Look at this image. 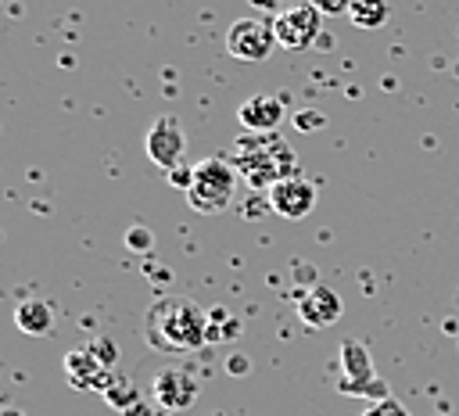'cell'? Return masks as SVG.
Returning <instances> with one entry per match:
<instances>
[{
  "mask_svg": "<svg viewBox=\"0 0 459 416\" xmlns=\"http://www.w3.org/2000/svg\"><path fill=\"white\" fill-rule=\"evenodd\" d=\"M323 18H337V14H348V7L355 4V0H308Z\"/></svg>",
  "mask_w": 459,
  "mask_h": 416,
  "instance_id": "19",
  "label": "cell"
},
{
  "mask_svg": "<svg viewBox=\"0 0 459 416\" xmlns=\"http://www.w3.org/2000/svg\"><path fill=\"white\" fill-rule=\"evenodd\" d=\"M237 165L226 158H204L194 165V186L186 190V204L201 215H219L233 208V190H237Z\"/></svg>",
  "mask_w": 459,
  "mask_h": 416,
  "instance_id": "3",
  "label": "cell"
},
{
  "mask_svg": "<svg viewBox=\"0 0 459 416\" xmlns=\"http://www.w3.org/2000/svg\"><path fill=\"white\" fill-rule=\"evenodd\" d=\"M276 47L280 43H276L273 22H262V18H237L226 32V50L237 61H265Z\"/></svg>",
  "mask_w": 459,
  "mask_h": 416,
  "instance_id": "5",
  "label": "cell"
},
{
  "mask_svg": "<svg viewBox=\"0 0 459 416\" xmlns=\"http://www.w3.org/2000/svg\"><path fill=\"white\" fill-rule=\"evenodd\" d=\"M269 208L283 219H305L316 208V186L305 176H287L269 190Z\"/></svg>",
  "mask_w": 459,
  "mask_h": 416,
  "instance_id": "9",
  "label": "cell"
},
{
  "mask_svg": "<svg viewBox=\"0 0 459 416\" xmlns=\"http://www.w3.org/2000/svg\"><path fill=\"white\" fill-rule=\"evenodd\" d=\"M298 316L308 330H323V326H333L341 319V298L330 290V287H308L301 298H298Z\"/></svg>",
  "mask_w": 459,
  "mask_h": 416,
  "instance_id": "11",
  "label": "cell"
},
{
  "mask_svg": "<svg viewBox=\"0 0 459 416\" xmlns=\"http://www.w3.org/2000/svg\"><path fill=\"white\" fill-rule=\"evenodd\" d=\"M237 118H240V126L247 129V133H269V129H276L280 122H283V100L280 97H265V93H258V97H247L240 108H237Z\"/></svg>",
  "mask_w": 459,
  "mask_h": 416,
  "instance_id": "12",
  "label": "cell"
},
{
  "mask_svg": "<svg viewBox=\"0 0 459 416\" xmlns=\"http://www.w3.org/2000/svg\"><path fill=\"white\" fill-rule=\"evenodd\" d=\"M126 247L129 251H151L154 247V233L147 226H129L126 230Z\"/></svg>",
  "mask_w": 459,
  "mask_h": 416,
  "instance_id": "16",
  "label": "cell"
},
{
  "mask_svg": "<svg viewBox=\"0 0 459 416\" xmlns=\"http://www.w3.org/2000/svg\"><path fill=\"white\" fill-rule=\"evenodd\" d=\"M362 416H409V409L398 405L394 398H384V402H369V409Z\"/></svg>",
  "mask_w": 459,
  "mask_h": 416,
  "instance_id": "18",
  "label": "cell"
},
{
  "mask_svg": "<svg viewBox=\"0 0 459 416\" xmlns=\"http://www.w3.org/2000/svg\"><path fill=\"white\" fill-rule=\"evenodd\" d=\"M14 326L22 334H29V337H43L54 326V308L43 298H29V301H22L14 308Z\"/></svg>",
  "mask_w": 459,
  "mask_h": 416,
  "instance_id": "13",
  "label": "cell"
},
{
  "mask_svg": "<svg viewBox=\"0 0 459 416\" xmlns=\"http://www.w3.org/2000/svg\"><path fill=\"white\" fill-rule=\"evenodd\" d=\"M90 348H93V355L111 369L115 366V359H118V348L111 344V341H104V337H97V341H90Z\"/></svg>",
  "mask_w": 459,
  "mask_h": 416,
  "instance_id": "21",
  "label": "cell"
},
{
  "mask_svg": "<svg viewBox=\"0 0 459 416\" xmlns=\"http://www.w3.org/2000/svg\"><path fill=\"white\" fill-rule=\"evenodd\" d=\"M165 179H169V186H179V190L186 194V190L194 186V165H176Z\"/></svg>",
  "mask_w": 459,
  "mask_h": 416,
  "instance_id": "20",
  "label": "cell"
},
{
  "mask_svg": "<svg viewBox=\"0 0 459 416\" xmlns=\"http://www.w3.org/2000/svg\"><path fill=\"white\" fill-rule=\"evenodd\" d=\"M154 412H158V409H151V405H143V402H136V405H133V409H126L122 416H154Z\"/></svg>",
  "mask_w": 459,
  "mask_h": 416,
  "instance_id": "23",
  "label": "cell"
},
{
  "mask_svg": "<svg viewBox=\"0 0 459 416\" xmlns=\"http://www.w3.org/2000/svg\"><path fill=\"white\" fill-rule=\"evenodd\" d=\"M323 126H326V115H323V111L305 108V111L294 115V129H298V133H312V129H323Z\"/></svg>",
  "mask_w": 459,
  "mask_h": 416,
  "instance_id": "17",
  "label": "cell"
},
{
  "mask_svg": "<svg viewBox=\"0 0 459 416\" xmlns=\"http://www.w3.org/2000/svg\"><path fill=\"white\" fill-rule=\"evenodd\" d=\"M237 172L244 176V183L251 190H273L280 179L287 176H298V158L294 151H287L283 143L276 140H258V147H251L247 140L237 143V158H233Z\"/></svg>",
  "mask_w": 459,
  "mask_h": 416,
  "instance_id": "2",
  "label": "cell"
},
{
  "mask_svg": "<svg viewBox=\"0 0 459 416\" xmlns=\"http://www.w3.org/2000/svg\"><path fill=\"white\" fill-rule=\"evenodd\" d=\"M154 416H172V412H169V409H158V412H154Z\"/></svg>",
  "mask_w": 459,
  "mask_h": 416,
  "instance_id": "24",
  "label": "cell"
},
{
  "mask_svg": "<svg viewBox=\"0 0 459 416\" xmlns=\"http://www.w3.org/2000/svg\"><path fill=\"white\" fill-rule=\"evenodd\" d=\"M341 391L344 394H362L369 402L373 398L377 402L391 398L387 387H384V380L377 377V369H373L369 351L362 348V341H344L341 344Z\"/></svg>",
  "mask_w": 459,
  "mask_h": 416,
  "instance_id": "4",
  "label": "cell"
},
{
  "mask_svg": "<svg viewBox=\"0 0 459 416\" xmlns=\"http://www.w3.org/2000/svg\"><path fill=\"white\" fill-rule=\"evenodd\" d=\"M387 18H391L387 0H355V4L348 7V22H351L355 29H366V32L387 25Z\"/></svg>",
  "mask_w": 459,
  "mask_h": 416,
  "instance_id": "14",
  "label": "cell"
},
{
  "mask_svg": "<svg viewBox=\"0 0 459 416\" xmlns=\"http://www.w3.org/2000/svg\"><path fill=\"white\" fill-rule=\"evenodd\" d=\"M143 151H147V158H151L158 169L172 172L176 165H183V151H186L183 126H179L172 115H158V118L147 126V133H143Z\"/></svg>",
  "mask_w": 459,
  "mask_h": 416,
  "instance_id": "6",
  "label": "cell"
},
{
  "mask_svg": "<svg viewBox=\"0 0 459 416\" xmlns=\"http://www.w3.org/2000/svg\"><path fill=\"white\" fill-rule=\"evenodd\" d=\"M226 373H233V377H244V373H247V359H244L240 351H230V359H226Z\"/></svg>",
  "mask_w": 459,
  "mask_h": 416,
  "instance_id": "22",
  "label": "cell"
},
{
  "mask_svg": "<svg viewBox=\"0 0 459 416\" xmlns=\"http://www.w3.org/2000/svg\"><path fill=\"white\" fill-rule=\"evenodd\" d=\"M143 337L154 351H194L208 341V312L183 294L158 298L143 316Z\"/></svg>",
  "mask_w": 459,
  "mask_h": 416,
  "instance_id": "1",
  "label": "cell"
},
{
  "mask_svg": "<svg viewBox=\"0 0 459 416\" xmlns=\"http://www.w3.org/2000/svg\"><path fill=\"white\" fill-rule=\"evenodd\" d=\"M212 416H226V412H212Z\"/></svg>",
  "mask_w": 459,
  "mask_h": 416,
  "instance_id": "25",
  "label": "cell"
},
{
  "mask_svg": "<svg viewBox=\"0 0 459 416\" xmlns=\"http://www.w3.org/2000/svg\"><path fill=\"white\" fill-rule=\"evenodd\" d=\"M65 377H68L72 387H97V391H108L111 380H115V373L93 355L90 344L86 348H72L65 355Z\"/></svg>",
  "mask_w": 459,
  "mask_h": 416,
  "instance_id": "10",
  "label": "cell"
},
{
  "mask_svg": "<svg viewBox=\"0 0 459 416\" xmlns=\"http://www.w3.org/2000/svg\"><path fill=\"white\" fill-rule=\"evenodd\" d=\"M273 32H276V43L287 47V50H305L316 43V36L323 32V14L312 7V4H298V7H287L273 18Z\"/></svg>",
  "mask_w": 459,
  "mask_h": 416,
  "instance_id": "7",
  "label": "cell"
},
{
  "mask_svg": "<svg viewBox=\"0 0 459 416\" xmlns=\"http://www.w3.org/2000/svg\"><path fill=\"white\" fill-rule=\"evenodd\" d=\"M154 402H158V409H169V412H183V409H190L194 402H197V394H201V380L190 373V369H179V366H165V369H158V377H154Z\"/></svg>",
  "mask_w": 459,
  "mask_h": 416,
  "instance_id": "8",
  "label": "cell"
},
{
  "mask_svg": "<svg viewBox=\"0 0 459 416\" xmlns=\"http://www.w3.org/2000/svg\"><path fill=\"white\" fill-rule=\"evenodd\" d=\"M104 398H108V402H111V405H115L118 412H126V409H133V405L140 402L136 387H133V384H129L126 377H115V380H111V387L104 391Z\"/></svg>",
  "mask_w": 459,
  "mask_h": 416,
  "instance_id": "15",
  "label": "cell"
}]
</instances>
